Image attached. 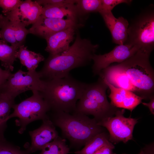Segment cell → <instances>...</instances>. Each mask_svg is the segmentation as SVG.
<instances>
[{"label": "cell", "mask_w": 154, "mask_h": 154, "mask_svg": "<svg viewBox=\"0 0 154 154\" xmlns=\"http://www.w3.org/2000/svg\"><path fill=\"white\" fill-rule=\"evenodd\" d=\"M99 47L89 39L82 38L78 32L73 44L66 51L58 55H50L38 72L45 80L62 78L69 74L72 69L88 64Z\"/></svg>", "instance_id": "6da1fadb"}, {"label": "cell", "mask_w": 154, "mask_h": 154, "mask_svg": "<svg viewBox=\"0 0 154 154\" xmlns=\"http://www.w3.org/2000/svg\"><path fill=\"white\" fill-rule=\"evenodd\" d=\"M44 80L43 90L40 92L53 113L74 112L77 102L82 96L87 84L69 75L64 77Z\"/></svg>", "instance_id": "7a4b0ae2"}, {"label": "cell", "mask_w": 154, "mask_h": 154, "mask_svg": "<svg viewBox=\"0 0 154 154\" xmlns=\"http://www.w3.org/2000/svg\"><path fill=\"white\" fill-rule=\"evenodd\" d=\"M49 118L55 126L60 129L63 136L75 146L85 145L96 135L104 131L94 118L79 113L55 112Z\"/></svg>", "instance_id": "3957f363"}, {"label": "cell", "mask_w": 154, "mask_h": 154, "mask_svg": "<svg viewBox=\"0 0 154 154\" xmlns=\"http://www.w3.org/2000/svg\"><path fill=\"white\" fill-rule=\"evenodd\" d=\"M151 52L141 48L129 58L116 65L127 76L138 96L145 100L154 97V72L149 60Z\"/></svg>", "instance_id": "277c9868"}, {"label": "cell", "mask_w": 154, "mask_h": 154, "mask_svg": "<svg viewBox=\"0 0 154 154\" xmlns=\"http://www.w3.org/2000/svg\"><path fill=\"white\" fill-rule=\"evenodd\" d=\"M108 88L100 78L96 83L87 84L74 112L92 115L98 121L113 116L118 109L108 101L106 93Z\"/></svg>", "instance_id": "5b68a950"}, {"label": "cell", "mask_w": 154, "mask_h": 154, "mask_svg": "<svg viewBox=\"0 0 154 154\" xmlns=\"http://www.w3.org/2000/svg\"><path fill=\"white\" fill-rule=\"evenodd\" d=\"M33 95L20 103L14 104L12 108L13 112L10 114L8 120L13 117H17L16 125L20 127L18 132L23 133L30 123L38 120L42 121L49 117L47 112L50 109L40 92L32 91Z\"/></svg>", "instance_id": "8992f818"}, {"label": "cell", "mask_w": 154, "mask_h": 154, "mask_svg": "<svg viewBox=\"0 0 154 154\" xmlns=\"http://www.w3.org/2000/svg\"><path fill=\"white\" fill-rule=\"evenodd\" d=\"M153 5L143 10L129 25L125 44L151 51L154 46V11Z\"/></svg>", "instance_id": "52a82bcc"}, {"label": "cell", "mask_w": 154, "mask_h": 154, "mask_svg": "<svg viewBox=\"0 0 154 154\" xmlns=\"http://www.w3.org/2000/svg\"><path fill=\"white\" fill-rule=\"evenodd\" d=\"M125 109H118L113 116L98 121L100 126L106 128L109 133V141L113 144L126 143L133 139V133L138 119L124 116Z\"/></svg>", "instance_id": "ba28073f"}, {"label": "cell", "mask_w": 154, "mask_h": 154, "mask_svg": "<svg viewBox=\"0 0 154 154\" xmlns=\"http://www.w3.org/2000/svg\"><path fill=\"white\" fill-rule=\"evenodd\" d=\"M44 83V80L41 79L38 72H26L19 70L15 73H11L1 93L8 94L16 98L20 94L28 90L40 92L43 89Z\"/></svg>", "instance_id": "9c48e42d"}, {"label": "cell", "mask_w": 154, "mask_h": 154, "mask_svg": "<svg viewBox=\"0 0 154 154\" xmlns=\"http://www.w3.org/2000/svg\"><path fill=\"white\" fill-rule=\"evenodd\" d=\"M139 47L127 44L118 45L109 52L103 54H95L92 57L94 61L92 68L95 75H98L103 69L112 63H120L133 56L139 49Z\"/></svg>", "instance_id": "30bf717a"}, {"label": "cell", "mask_w": 154, "mask_h": 154, "mask_svg": "<svg viewBox=\"0 0 154 154\" xmlns=\"http://www.w3.org/2000/svg\"><path fill=\"white\" fill-rule=\"evenodd\" d=\"M79 26L77 22L71 20L48 18L41 15L28 30L29 33L46 39L59 31Z\"/></svg>", "instance_id": "8fae6325"}, {"label": "cell", "mask_w": 154, "mask_h": 154, "mask_svg": "<svg viewBox=\"0 0 154 154\" xmlns=\"http://www.w3.org/2000/svg\"><path fill=\"white\" fill-rule=\"evenodd\" d=\"M42 122L38 128L29 132L31 142L28 149L31 153L41 150L46 145L59 136L55 126L49 117L43 120Z\"/></svg>", "instance_id": "7c38bea8"}, {"label": "cell", "mask_w": 154, "mask_h": 154, "mask_svg": "<svg viewBox=\"0 0 154 154\" xmlns=\"http://www.w3.org/2000/svg\"><path fill=\"white\" fill-rule=\"evenodd\" d=\"M102 80L110 90V93L108 97L111 100L110 104L114 106L117 108L126 109L131 112L142 103L143 98L135 93L123 88L116 87L106 80Z\"/></svg>", "instance_id": "4fadbf2b"}, {"label": "cell", "mask_w": 154, "mask_h": 154, "mask_svg": "<svg viewBox=\"0 0 154 154\" xmlns=\"http://www.w3.org/2000/svg\"><path fill=\"white\" fill-rule=\"evenodd\" d=\"M99 13L110 31L113 42L118 45L124 44L128 37L129 24L127 20L122 17L116 18L112 11H100Z\"/></svg>", "instance_id": "5bb4252c"}, {"label": "cell", "mask_w": 154, "mask_h": 154, "mask_svg": "<svg viewBox=\"0 0 154 154\" xmlns=\"http://www.w3.org/2000/svg\"><path fill=\"white\" fill-rule=\"evenodd\" d=\"M71 27L56 33L45 39L47 46L45 50L50 55H59L67 51L74 39L75 29Z\"/></svg>", "instance_id": "9a60e30c"}, {"label": "cell", "mask_w": 154, "mask_h": 154, "mask_svg": "<svg viewBox=\"0 0 154 154\" xmlns=\"http://www.w3.org/2000/svg\"><path fill=\"white\" fill-rule=\"evenodd\" d=\"M99 78L106 80L114 87L131 91L138 96V91L127 76L116 65L102 70Z\"/></svg>", "instance_id": "2e32d148"}, {"label": "cell", "mask_w": 154, "mask_h": 154, "mask_svg": "<svg viewBox=\"0 0 154 154\" xmlns=\"http://www.w3.org/2000/svg\"><path fill=\"white\" fill-rule=\"evenodd\" d=\"M42 8L36 1H22L18 8V17L26 27L33 25L42 15Z\"/></svg>", "instance_id": "e0dca14e"}, {"label": "cell", "mask_w": 154, "mask_h": 154, "mask_svg": "<svg viewBox=\"0 0 154 154\" xmlns=\"http://www.w3.org/2000/svg\"><path fill=\"white\" fill-rule=\"evenodd\" d=\"M42 15L46 17L56 19H64L66 17L67 19L77 22L79 16L75 4L68 6L45 5L42 7Z\"/></svg>", "instance_id": "ac0fdd59"}, {"label": "cell", "mask_w": 154, "mask_h": 154, "mask_svg": "<svg viewBox=\"0 0 154 154\" xmlns=\"http://www.w3.org/2000/svg\"><path fill=\"white\" fill-rule=\"evenodd\" d=\"M17 57L19 59L21 64L26 66L29 71H36L39 63L44 59L40 54L29 50L24 44L19 48Z\"/></svg>", "instance_id": "d6986e66"}, {"label": "cell", "mask_w": 154, "mask_h": 154, "mask_svg": "<svg viewBox=\"0 0 154 154\" xmlns=\"http://www.w3.org/2000/svg\"><path fill=\"white\" fill-rule=\"evenodd\" d=\"M19 48L9 45L2 40H0V61L5 70L11 72L13 70V64L17 58Z\"/></svg>", "instance_id": "ffe728a7"}, {"label": "cell", "mask_w": 154, "mask_h": 154, "mask_svg": "<svg viewBox=\"0 0 154 154\" xmlns=\"http://www.w3.org/2000/svg\"><path fill=\"white\" fill-rule=\"evenodd\" d=\"M15 97L5 93H0V135H3L11 108Z\"/></svg>", "instance_id": "44dd1931"}, {"label": "cell", "mask_w": 154, "mask_h": 154, "mask_svg": "<svg viewBox=\"0 0 154 154\" xmlns=\"http://www.w3.org/2000/svg\"><path fill=\"white\" fill-rule=\"evenodd\" d=\"M0 38L11 45L19 46L15 38V31L12 21L7 16L0 14Z\"/></svg>", "instance_id": "7402d4cb"}, {"label": "cell", "mask_w": 154, "mask_h": 154, "mask_svg": "<svg viewBox=\"0 0 154 154\" xmlns=\"http://www.w3.org/2000/svg\"><path fill=\"white\" fill-rule=\"evenodd\" d=\"M109 135L104 131L94 137L85 145L80 150L74 152L76 154H94L96 151L110 142Z\"/></svg>", "instance_id": "603a6c76"}, {"label": "cell", "mask_w": 154, "mask_h": 154, "mask_svg": "<svg viewBox=\"0 0 154 154\" xmlns=\"http://www.w3.org/2000/svg\"><path fill=\"white\" fill-rule=\"evenodd\" d=\"M18 8L4 15L13 23L15 31L16 39L20 47L23 45L27 35L29 33V30L26 29L25 25L20 20L18 15Z\"/></svg>", "instance_id": "cb8c5ba5"}, {"label": "cell", "mask_w": 154, "mask_h": 154, "mask_svg": "<svg viewBox=\"0 0 154 154\" xmlns=\"http://www.w3.org/2000/svg\"><path fill=\"white\" fill-rule=\"evenodd\" d=\"M69 150L65 139L58 136L46 145L38 154H68Z\"/></svg>", "instance_id": "d4e9b609"}, {"label": "cell", "mask_w": 154, "mask_h": 154, "mask_svg": "<svg viewBox=\"0 0 154 154\" xmlns=\"http://www.w3.org/2000/svg\"><path fill=\"white\" fill-rule=\"evenodd\" d=\"M75 4L79 15L99 13L101 10V0H76Z\"/></svg>", "instance_id": "484cf974"}, {"label": "cell", "mask_w": 154, "mask_h": 154, "mask_svg": "<svg viewBox=\"0 0 154 154\" xmlns=\"http://www.w3.org/2000/svg\"><path fill=\"white\" fill-rule=\"evenodd\" d=\"M0 154H31L29 149L23 150L0 136Z\"/></svg>", "instance_id": "4316f807"}, {"label": "cell", "mask_w": 154, "mask_h": 154, "mask_svg": "<svg viewBox=\"0 0 154 154\" xmlns=\"http://www.w3.org/2000/svg\"><path fill=\"white\" fill-rule=\"evenodd\" d=\"M21 1L20 0H0V7L5 14L18 8Z\"/></svg>", "instance_id": "83f0119b"}, {"label": "cell", "mask_w": 154, "mask_h": 154, "mask_svg": "<svg viewBox=\"0 0 154 154\" xmlns=\"http://www.w3.org/2000/svg\"><path fill=\"white\" fill-rule=\"evenodd\" d=\"M101 1L102 8L100 11H112L117 5L122 3L129 4L132 1L130 0H101Z\"/></svg>", "instance_id": "f1b7e54d"}, {"label": "cell", "mask_w": 154, "mask_h": 154, "mask_svg": "<svg viewBox=\"0 0 154 154\" xmlns=\"http://www.w3.org/2000/svg\"><path fill=\"white\" fill-rule=\"evenodd\" d=\"M36 1L40 5L68 6L74 4L76 0H38Z\"/></svg>", "instance_id": "f546056e"}, {"label": "cell", "mask_w": 154, "mask_h": 154, "mask_svg": "<svg viewBox=\"0 0 154 154\" xmlns=\"http://www.w3.org/2000/svg\"><path fill=\"white\" fill-rule=\"evenodd\" d=\"M11 73L9 71L2 69L0 67V93L2 92L4 85Z\"/></svg>", "instance_id": "4dcf8cb0"}, {"label": "cell", "mask_w": 154, "mask_h": 154, "mask_svg": "<svg viewBox=\"0 0 154 154\" xmlns=\"http://www.w3.org/2000/svg\"><path fill=\"white\" fill-rule=\"evenodd\" d=\"M115 147L110 142L102 147L94 154H116L113 152Z\"/></svg>", "instance_id": "1f68e13d"}, {"label": "cell", "mask_w": 154, "mask_h": 154, "mask_svg": "<svg viewBox=\"0 0 154 154\" xmlns=\"http://www.w3.org/2000/svg\"><path fill=\"white\" fill-rule=\"evenodd\" d=\"M149 102L148 103H142L143 105L147 107L151 113L154 115V97H152L149 100Z\"/></svg>", "instance_id": "d6a6232c"}, {"label": "cell", "mask_w": 154, "mask_h": 154, "mask_svg": "<svg viewBox=\"0 0 154 154\" xmlns=\"http://www.w3.org/2000/svg\"><path fill=\"white\" fill-rule=\"evenodd\" d=\"M123 154H126L125 153H123ZM138 154H145V153L143 149H142L140 151V152Z\"/></svg>", "instance_id": "836d02e7"}, {"label": "cell", "mask_w": 154, "mask_h": 154, "mask_svg": "<svg viewBox=\"0 0 154 154\" xmlns=\"http://www.w3.org/2000/svg\"></svg>", "instance_id": "e575fe53"}]
</instances>
